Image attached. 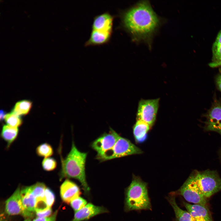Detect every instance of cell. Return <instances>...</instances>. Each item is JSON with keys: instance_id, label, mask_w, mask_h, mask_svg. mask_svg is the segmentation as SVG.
Returning <instances> with one entry per match:
<instances>
[{"instance_id": "1", "label": "cell", "mask_w": 221, "mask_h": 221, "mask_svg": "<svg viewBox=\"0 0 221 221\" xmlns=\"http://www.w3.org/2000/svg\"><path fill=\"white\" fill-rule=\"evenodd\" d=\"M121 25L136 42L151 48L153 38L163 22L148 1H142L122 12Z\"/></svg>"}, {"instance_id": "2", "label": "cell", "mask_w": 221, "mask_h": 221, "mask_svg": "<svg viewBox=\"0 0 221 221\" xmlns=\"http://www.w3.org/2000/svg\"><path fill=\"white\" fill-rule=\"evenodd\" d=\"M87 153L79 151L73 142L69 153L64 159H61L60 179L73 178L80 183L85 194H89L90 188L86 180L85 171Z\"/></svg>"}, {"instance_id": "3", "label": "cell", "mask_w": 221, "mask_h": 221, "mask_svg": "<svg viewBox=\"0 0 221 221\" xmlns=\"http://www.w3.org/2000/svg\"><path fill=\"white\" fill-rule=\"evenodd\" d=\"M125 210H151L147 183L133 175L131 183L125 191Z\"/></svg>"}, {"instance_id": "4", "label": "cell", "mask_w": 221, "mask_h": 221, "mask_svg": "<svg viewBox=\"0 0 221 221\" xmlns=\"http://www.w3.org/2000/svg\"><path fill=\"white\" fill-rule=\"evenodd\" d=\"M201 192L206 198L221 191V177L215 171H196L193 173Z\"/></svg>"}, {"instance_id": "5", "label": "cell", "mask_w": 221, "mask_h": 221, "mask_svg": "<svg viewBox=\"0 0 221 221\" xmlns=\"http://www.w3.org/2000/svg\"><path fill=\"white\" fill-rule=\"evenodd\" d=\"M142 151L129 140L120 136L113 146L100 156L96 158L100 161L133 154H140Z\"/></svg>"}, {"instance_id": "6", "label": "cell", "mask_w": 221, "mask_h": 221, "mask_svg": "<svg viewBox=\"0 0 221 221\" xmlns=\"http://www.w3.org/2000/svg\"><path fill=\"white\" fill-rule=\"evenodd\" d=\"M175 195L182 196L188 202L207 206V201L199 188L192 173L180 188L173 192Z\"/></svg>"}, {"instance_id": "7", "label": "cell", "mask_w": 221, "mask_h": 221, "mask_svg": "<svg viewBox=\"0 0 221 221\" xmlns=\"http://www.w3.org/2000/svg\"><path fill=\"white\" fill-rule=\"evenodd\" d=\"M159 101V99L141 100L138 105L137 120L143 121L151 127L156 120Z\"/></svg>"}, {"instance_id": "8", "label": "cell", "mask_w": 221, "mask_h": 221, "mask_svg": "<svg viewBox=\"0 0 221 221\" xmlns=\"http://www.w3.org/2000/svg\"><path fill=\"white\" fill-rule=\"evenodd\" d=\"M120 136L111 128L108 133H105L94 140L91 147L97 152L96 158L101 156L111 148Z\"/></svg>"}, {"instance_id": "9", "label": "cell", "mask_w": 221, "mask_h": 221, "mask_svg": "<svg viewBox=\"0 0 221 221\" xmlns=\"http://www.w3.org/2000/svg\"><path fill=\"white\" fill-rule=\"evenodd\" d=\"M21 189L18 187L5 202V211L10 215H21L25 217L32 216L33 213L27 211L22 204Z\"/></svg>"}, {"instance_id": "10", "label": "cell", "mask_w": 221, "mask_h": 221, "mask_svg": "<svg viewBox=\"0 0 221 221\" xmlns=\"http://www.w3.org/2000/svg\"><path fill=\"white\" fill-rule=\"evenodd\" d=\"M206 117L205 130L216 132L221 135V103L215 101Z\"/></svg>"}, {"instance_id": "11", "label": "cell", "mask_w": 221, "mask_h": 221, "mask_svg": "<svg viewBox=\"0 0 221 221\" xmlns=\"http://www.w3.org/2000/svg\"><path fill=\"white\" fill-rule=\"evenodd\" d=\"M108 212V210L103 207L95 206L89 203L79 210L75 212L74 218L71 221L87 220L95 215Z\"/></svg>"}, {"instance_id": "12", "label": "cell", "mask_w": 221, "mask_h": 221, "mask_svg": "<svg viewBox=\"0 0 221 221\" xmlns=\"http://www.w3.org/2000/svg\"><path fill=\"white\" fill-rule=\"evenodd\" d=\"M60 193L63 201L67 204H69L72 200L79 196L81 192L76 184L66 179L60 187Z\"/></svg>"}, {"instance_id": "13", "label": "cell", "mask_w": 221, "mask_h": 221, "mask_svg": "<svg viewBox=\"0 0 221 221\" xmlns=\"http://www.w3.org/2000/svg\"><path fill=\"white\" fill-rule=\"evenodd\" d=\"M183 204L195 221H213L207 206L190 204L184 201Z\"/></svg>"}, {"instance_id": "14", "label": "cell", "mask_w": 221, "mask_h": 221, "mask_svg": "<svg viewBox=\"0 0 221 221\" xmlns=\"http://www.w3.org/2000/svg\"><path fill=\"white\" fill-rule=\"evenodd\" d=\"M113 17L108 12L96 16L92 24V30L112 33Z\"/></svg>"}, {"instance_id": "15", "label": "cell", "mask_w": 221, "mask_h": 221, "mask_svg": "<svg viewBox=\"0 0 221 221\" xmlns=\"http://www.w3.org/2000/svg\"><path fill=\"white\" fill-rule=\"evenodd\" d=\"M175 196L172 192L167 197L166 199L174 210L176 221H195L188 212L182 209L178 206Z\"/></svg>"}, {"instance_id": "16", "label": "cell", "mask_w": 221, "mask_h": 221, "mask_svg": "<svg viewBox=\"0 0 221 221\" xmlns=\"http://www.w3.org/2000/svg\"><path fill=\"white\" fill-rule=\"evenodd\" d=\"M111 33L92 30L89 39L85 44V46L99 45L105 44L110 40Z\"/></svg>"}, {"instance_id": "17", "label": "cell", "mask_w": 221, "mask_h": 221, "mask_svg": "<svg viewBox=\"0 0 221 221\" xmlns=\"http://www.w3.org/2000/svg\"><path fill=\"white\" fill-rule=\"evenodd\" d=\"M21 195L23 205L27 211L33 213L35 211L36 199L31 192L29 187L21 190Z\"/></svg>"}, {"instance_id": "18", "label": "cell", "mask_w": 221, "mask_h": 221, "mask_svg": "<svg viewBox=\"0 0 221 221\" xmlns=\"http://www.w3.org/2000/svg\"><path fill=\"white\" fill-rule=\"evenodd\" d=\"M151 126L147 123L140 120H137L133 127V132L136 141L142 142L145 139L147 134Z\"/></svg>"}, {"instance_id": "19", "label": "cell", "mask_w": 221, "mask_h": 221, "mask_svg": "<svg viewBox=\"0 0 221 221\" xmlns=\"http://www.w3.org/2000/svg\"><path fill=\"white\" fill-rule=\"evenodd\" d=\"M18 129L8 125L3 126L1 132V136L7 143V147L9 148L17 137Z\"/></svg>"}, {"instance_id": "20", "label": "cell", "mask_w": 221, "mask_h": 221, "mask_svg": "<svg viewBox=\"0 0 221 221\" xmlns=\"http://www.w3.org/2000/svg\"><path fill=\"white\" fill-rule=\"evenodd\" d=\"M32 103L29 100H23L17 103L14 107L12 113L17 115H26L29 111Z\"/></svg>"}, {"instance_id": "21", "label": "cell", "mask_w": 221, "mask_h": 221, "mask_svg": "<svg viewBox=\"0 0 221 221\" xmlns=\"http://www.w3.org/2000/svg\"><path fill=\"white\" fill-rule=\"evenodd\" d=\"M29 187L31 192L36 200L44 199L45 192L46 188L44 184L38 182Z\"/></svg>"}, {"instance_id": "22", "label": "cell", "mask_w": 221, "mask_h": 221, "mask_svg": "<svg viewBox=\"0 0 221 221\" xmlns=\"http://www.w3.org/2000/svg\"><path fill=\"white\" fill-rule=\"evenodd\" d=\"M37 154L39 156L45 158L49 157L53 153L52 146L47 143L41 144L38 146L36 149Z\"/></svg>"}, {"instance_id": "23", "label": "cell", "mask_w": 221, "mask_h": 221, "mask_svg": "<svg viewBox=\"0 0 221 221\" xmlns=\"http://www.w3.org/2000/svg\"><path fill=\"white\" fill-rule=\"evenodd\" d=\"M5 120L7 125L14 127L18 128L22 123V119L19 116L12 112L6 114Z\"/></svg>"}, {"instance_id": "24", "label": "cell", "mask_w": 221, "mask_h": 221, "mask_svg": "<svg viewBox=\"0 0 221 221\" xmlns=\"http://www.w3.org/2000/svg\"><path fill=\"white\" fill-rule=\"evenodd\" d=\"M212 57L211 61L209 64L211 68L221 66V45L212 49Z\"/></svg>"}, {"instance_id": "25", "label": "cell", "mask_w": 221, "mask_h": 221, "mask_svg": "<svg viewBox=\"0 0 221 221\" xmlns=\"http://www.w3.org/2000/svg\"><path fill=\"white\" fill-rule=\"evenodd\" d=\"M42 166L44 170L46 171H52L56 168L57 162L56 160L52 157L45 158L42 161Z\"/></svg>"}, {"instance_id": "26", "label": "cell", "mask_w": 221, "mask_h": 221, "mask_svg": "<svg viewBox=\"0 0 221 221\" xmlns=\"http://www.w3.org/2000/svg\"><path fill=\"white\" fill-rule=\"evenodd\" d=\"M70 204L74 211L76 212L84 207L87 204V201L79 196L72 200Z\"/></svg>"}, {"instance_id": "27", "label": "cell", "mask_w": 221, "mask_h": 221, "mask_svg": "<svg viewBox=\"0 0 221 221\" xmlns=\"http://www.w3.org/2000/svg\"><path fill=\"white\" fill-rule=\"evenodd\" d=\"M44 199L49 207H51L55 200L53 192L49 188H46L45 192Z\"/></svg>"}, {"instance_id": "28", "label": "cell", "mask_w": 221, "mask_h": 221, "mask_svg": "<svg viewBox=\"0 0 221 221\" xmlns=\"http://www.w3.org/2000/svg\"><path fill=\"white\" fill-rule=\"evenodd\" d=\"M52 211L51 207H48L47 209L41 211H36L37 217H48L52 214Z\"/></svg>"}, {"instance_id": "29", "label": "cell", "mask_w": 221, "mask_h": 221, "mask_svg": "<svg viewBox=\"0 0 221 221\" xmlns=\"http://www.w3.org/2000/svg\"><path fill=\"white\" fill-rule=\"evenodd\" d=\"M58 211L56 210L51 216L45 217H37L33 221H56Z\"/></svg>"}, {"instance_id": "30", "label": "cell", "mask_w": 221, "mask_h": 221, "mask_svg": "<svg viewBox=\"0 0 221 221\" xmlns=\"http://www.w3.org/2000/svg\"><path fill=\"white\" fill-rule=\"evenodd\" d=\"M221 45V30L218 34L214 43L212 49H214Z\"/></svg>"}, {"instance_id": "31", "label": "cell", "mask_w": 221, "mask_h": 221, "mask_svg": "<svg viewBox=\"0 0 221 221\" xmlns=\"http://www.w3.org/2000/svg\"><path fill=\"white\" fill-rule=\"evenodd\" d=\"M215 82L218 89L221 91V74L216 77Z\"/></svg>"}, {"instance_id": "32", "label": "cell", "mask_w": 221, "mask_h": 221, "mask_svg": "<svg viewBox=\"0 0 221 221\" xmlns=\"http://www.w3.org/2000/svg\"><path fill=\"white\" fill-rule=\"evenodd\" d=\"M6 115L5 112L4 110H0V118L1 121L5 119Z\"/></svg>"}, {"instance_id": "33", "label": "cell", "mask_w": 221, "mask_h": 221, "mask_svg": "<svg viewBox=\"0 0 221 221\" xmlns=\"http://www.w3.org/2000/svg\"><path fill=\"white\" fill-rule=\"evenodd\" d=\"M24 221H31L29 219H26Z\"/></svg>"}]
</instances>
